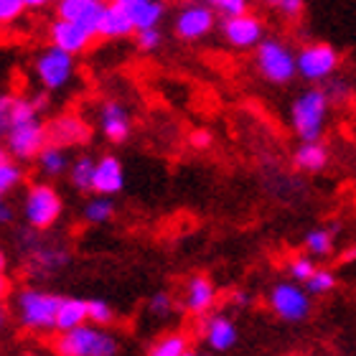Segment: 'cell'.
Returning <instances> with one entry per match:
<instances>
[{"label": "cell", "instance_id": "obj_18", "mask_svg": "<svg viewBox=\"0 0 356 356\" xmlns=\"http://www.w3.org/2000/svg\"><path fill=\"white\" fill-rule=\"evenodd\" d=\"M204 339H207L209 349L216 351V354H224V351H232L237 346L239 331L229 318L214 316V318H209L207 326H204Z\"/></svg>", "mask_w": 356, "mask_h": 356}, {"label": "cell", "instance_id": "obj_21", "mask_svg": "<svg viewBox=\"0 0 356 356\" xmlns=\"http://www.w3.org/2000/svg\"><path fill=\"white\" fill-rule=\"evenodd\" d=\"M296 168L303 173H321L328 165V150L321 145V140H308L296 150Z\"/></svg>", "mask_w": 356, "mask_h": 356}, {"label": "cell", "instance_id": "obj_31", "mask_svg": "<svg viewBox=\"0 0 356 356\" xmlns=\"http://www.w3.org/2000/svg\"><path fill=\"white\" fill-rule=\"evenodd\" d=\"M115 321V313L107 305V300H87V323H95V326H110Z\"/></svg>", "mask_w": 356, "mask_h": 356}, {"label": "cell", "instance_id": "obj_19", "mask_svg": "<svg viewBox=\"0 0 356 356\" xmlns=\"http://www.w3.org/2000/svg\"><path fill=\"white\" fill-rule=\"evenodd\" d=\"M87 323V300L82 298H61L59 308H56V318H54V331H72V328Z\"/></svg>", "mask_w": 356, "mask_h": 356}, {"label": "cell", "instance_id": "obj_9", "mask_svg": "<svg viewBox=\"0 0 356 356\" xmlns=\"http://www.w3.org/2000/svg\"><path fill=\"white\" fill-rule=\"evenodd\" d=\"M3 138H6V148H8V153H10V158L31 161V158H36L38 150L46 145L49 130H46V125L36 115V118L26 120V122L10 125V130H8Z\"/></svg>", "mask_w": 356, "mask_h": 356}, {"label": "cell", "instance_id": "obj_22", "mask_svg": "<svg viewBox=\"0 0 356 356\" xmlns=\"http://www.w3.org/2000/svg\"><path fill=\"white\" fill-rule=\"evenodd\" d=\"M130 21H133L135 31L138 29H153L163 21L165 15V3L163 0H138L133 6L125 8Z\"/></svg>", "mask_w": 356, "mask_h": 356}, {"label": "cell", "instance_id": "obj_46", "mask_svg": "<svg viewBox=\"0 0 356 356\" xmlns=\"http://www.w3.org/2000/svg\"><path fill=\"white\" fill-rule=\"evenodd\" d=\"M6 265H8V260H6V252L0 250V273H6Z\"/></svg>", "mask_w": 356, "mask_h": 356}, {"label": "cell", "instance_id": "obj_2", "mask_svg": "<svg viewBox=\"0 0 356 356\" xmlns=\"http://www.w3.org/2000/svg\"><path fill=\"white\" fill-rule=\"evenodd\" d=\"M54 349L61 356H115L120 346L112 334L99 331L95 323H82L72 331H61Z\"/></svg>", "mask_w": 356, "mask_h": 356}, {"label": "cell", "instance_id": "obj_29", "mask_svg": "<svg viewBox=\"0 0 356 356\" xmlns=\"http://www.w3.org/2000/svg\"><path fill=\"white\" fill-rule=\"evenodd\" d=\"M33 262L38 267H44V270H59V267H64L69 262V252L56 250V247H41L33 254Z\"/></svg>", "mask_w": 356, "mask_h": 356}, {"label": "cell", "instance_id": "obj_30", "mask_svg": "<svg viewBox=\"0 0 356 356\" xmlns=\"http://www.w3.org/2000/svg\"><path fill=\"white\" fill-rule=\"evenodd\" d=\"M23 181V171L21 165H15L13 161H6V163H0V196H6V193L15 191Z\"/></svg>", "mask_w": 356, "mask_h": 356}, {"label": "cell", "instance_id": "obj_47", "mask_svg": "<svg viewBox=\"0 0 356 356\" xmlns=\"http://www.w3.org/2000/svg\"><path fill=\"white\" fill-rule=\"evenodd\" d=\"M112 3H120L122 8H127V6H133V3H138V0H112Z\"/></svg>", "mask_w": 356, "mask_h": 356}, {"label": "cell", "instance_id": "obj_26", "mask_svg": "<svg viewBox=\"0 0 356 356\" xmlns=\"http://www.w3.org/2000/svg\"><path fill=\"white\" fill-rule=\"evenodd\" d=\"M188 339H186L184 334H165L163 339H158L156 346L150 349V354L153 356H186L188 354Z\"/></svg>", "mask_w": 356, "mask_h": 356}, {"label": "cell", "instance_id": "obj_3", "mask_svg": "<svg viewBox=\"0 0 356 356\" xmlns=\"http://www.w3.org/2000/svg\"><path fill=\"white\" fill-rule=\"evenodd\" d=\"M59 303L61 298L54 296V293H46V290H21L18 298H15V311H18L21 326L26 331H33V334H51Z\"/></svg>", "mask_w": 356, "mask_h": 356}, {"label": "cell", "instance_id": "obj_39", "mask_svg": "<svg viewBox=\"0 0 356 356\" xmlns=\"http://www.w3.org/2000/svg\"><path fill=\"white\" fill-rule=\"evenodd\" d=\"M305 0H277V10H280L285 18H298L300 15V10H303Z\"/></svg>", "mask_w": 356, "mask_h": 356}, {"label": "cell", "instance_id": "obj_7", "mask_svg": "<svg viewBox=\"0 0 356 356\" xmlns=\"http://www.w3.org/2000/svg\"><path fill=\"white\" fill-rule=\"evenodd\" d=\"M33 69H36L38 84L46 92H56V89L69 87L74 79V56L56 49V46H49L36 56Z\"/></svg>", "mask_w": 356, "mask_h": 356}, {"label": "cell", "instance_id": "obj_28", "mask_svg": "<svg viewBox=\"0 0 356 356\" xmlns=\"http://www.w3.org/2000/svg\"><path fill=\"white\" fill-rule=\"evenodd\" d=\"M336 288V275L331 270H313L308 275V280H305V290H308V296H326L331 290Z\"/></svg>", "mask_w": 356, "mask_h": 356}, {"label": "cell", "instance_id": "obj_12", "mask_svg": "<svg viewBox=\"0 0 356 356\" xmlns=\"http://www.w3.org/2000/svg\"><path fill=\"white\" fill-rule=\"evenodd\" d=\"M49 38H51V46L76 56V54L87 51L95 33H89L79 23L67 21V18H59V15H56V21H54L51 29H49Z\"/></svg>", "mask_w": 356, "mask_h": 356}, {"label": "cell", "instance_id": "obj_50", "mask_svg": "<svg viewBox=\"0 0 356 356\" xmlns=\"http://www.w3.org/2000/svg\"><path fill=\"white\" fill-rule=\"evenodd\" d=\"M97 3H107V0H97Z\"/></svg>", "mask_w": 356, "mask_h": 356}, {"label": "cell", "instance_id": "obj_38", "mask_svg": "<svg viewBox=\"0 0 356 356\" xmlns=\"http://www.w3.org/2000/svg\"><path fill=\"white\" fill-rule=\"evenodd\" d=\"M188 143H191L196 150H207V148H211L214 135L209 133V130H204V127H199V130H193V133L188 135Z\"/></svg>", "mask_w": 356, "mask_h": 356}, {"label": "cell", "instance_id": "obj_15", "mask_svg": "<svg viewBox=\"0 0 356 356\" xmlns=\"http://www.w3.org/2000/svg\"><path fill=\"white\" fill-rule=\"evenodd\" d=\"M102 6L104 3H97V0H56V13H59V18L79 23V26H84L89 33H95L97 36V26H99Z\"/></svg>", "mask_w": 356, "mask_h": 356}, {"label": "cell", "instance_id": "obj_13", "mask_svg": "<svg viewBox=\"0 0 356 356\" xmlns=\"http://www.w3.org/2000/svg\"><path fill=\"white\" fill-rule=\"evenodd\" d=\"M125 186V168L122 161L115 156H102L95 161V171H92V191L99 196H115L122 191Z\"/></svg>", "mask_w": 356, "mask_h": 356}, {"label": "cell", "instance_id": "obj_45", "mask_svg": "<svg viewBox=\"0 0 356 356\" xmlns=\"http://www.w3.org/2000/svg\"><path fill=\"white\" fill-rule=\"evenodd\" d=\"M6 161H10V153H8V148L0 145V163H6Z\"/></svg>", "mask_w": 356, "mask_h": 356}, {"label": "cell", "instance_id": "obj_4", "mask_svg": "<svg viewBox=\"0 0 356 356\" xmlns=\"http://www.w3.org/2000/svg\"><path fill=\"white\" fill-rule=\"evenodd\" d=\"M64 211V201L59 191L49 184H31V188L23 196V219L33 229H49L59 222Z\"/></svg>", "mask_w": 356, "mask_h": 356}, {"label": "cell", "instance_id": "obj_49", "mask_svg": "<svg viewBox=\"0 0 356 356\" xmlns=\"http://www.w3.org/2000/svg\"><path fill=\"white\" fill-rule=\"evenodd\" d=\"M3 326H6V311L0 308V331H3Z\"/></svg>", "mask_w": 356, "mask_h": 356}, {"label": "cell", "instance_id": "obj_48", "mask_svg": "<svg viewBox=\"0 0 356 356\" xmlns=\"http://www.w3.org/2000/svg\"><path fill=\"white\" fill-rule=\"evenodd\" d=\"M354 257H356V252H354V250H349V252L343 254V260H346V262H354Z\"/></svg>", "mask_w": 356, "mask_h": 356}, {"label": "cell", "instance_id": "obj_42", "mask_svg": "<svg viewBox=\"0 0 356 356\" xmlns=\"http://www.w3.org/2000/svg\"><path fill=\"white\" fill-rule=\"evenodd\" d=\"M8 290H10V282H8V277L3 273H0V300L8 296Z\"/></svg>", "mask_w": 356, "mask_h": 356}, {"label": "cell", "instance_id": "obj_32", "mask_svg": "<svg viewBox=\"0 0 356 356\" xmlns=\"http://www.w3.org/2000/svg\"><path fill=\"white\" fill-rule=\"evenodd\" d=\"M288 270H290V277H293L296 282H305L308 280V275L316 270V262H313L311 254H298V257L290 260Z\"/></svg>", "mask_w": 356, "mask_h": 356}, {"label": "cell", "instance_id": "obj_40", "mask_svg": "<svg viewBox=\"0 0 356 356\" xmlns=\"http://www.w3.org/2000/svg\"><path fill=\"white\" fill-rule=\"evenodd\" d=\"M13 222V207L6 201V196H0V224Z\"/></svg>", "mask_w": 356, "mask_h": 356}, {"label": "cell", "instance_id": "obj_11", "mask_svg": "<svg viewBox=\"0 0 356 356\" xmlns=\"http://www.w3.org/2000/svg\"><path fill=\"white\" fill-rule=\"evenodd\" d=\"M216 26V15L209 3H188L181 8V13L176 15V29L178 38L184 41H201L207 38Z\"/></svg>", "mask_w": 356, "mask_h": 356}, {"label": "cell", "instance_id": "obj_14", "mask_svg": "<svg viewBox=\"0 0 356 356\" xmlns=\"http://www.w3.org/2000/svg\"><path fill=\"white\" fill-rule=\"evenodd\" d=\"M99 127H102V135L110 143H115V145L125 143L127 135H130V127H133L125 104H120L118 99H107L99 107Z\"/></svg>", "mask_w": 356, "mask_h": 356}, {"label": "cell", "instance_id": "obj_1", "mask_svg": "<svg viewBox=\"0 0 356 356\" xmlns=\"http://www.w3.org/2000/svg\"><path fill=\"white\" fill-rule=\"evenodd\" d=\"M328 110H331V97L326 95V89L311 87L303 95H298L296 102L290 104V125L298 138L303 143L321 140L326 130Z\"/></svg>", "mask_w": 356, "mask_h": 356}, {"label": "cell", "instance_id": "obj_10", "mask_svg": "<svg viewBox=\"0 0 356 356\" xmlns=\"http://www.w3.org/2000/svg\"><path fill=\"white\" fill-rule=\"evenodd\" d=\"M222 36L229 46L247 51V49H254L265 38V26L257 15H252L250 10H242L237 15H224Z\"/></svg>", "mask_w": 356, "mask_h": 356}, {"label": "cell", "instance_id": "obj_20", "mask_svg": "<svg viewBox=\"0 0 356 356\" xmlns=\"http://www.w3.org/2000/svg\"><path fill=\"white\" fill-rule=\"evenodd\" d=\"M89 135V127L74 115H64V118L54 120V125L49 127V138L56 140V145H79Z\"/></svg>", "mask_w": 356, "mask_h": 356}, {"label": "cell", "instance_id": "obj_23", "mask_svg": "<svg viewBox=\"0 0 356 356\" xmlns=\"http://www.w3.org/2000/svg\"><path fill=\"white\" fill-rule=\"evenodd\" d=\"M36 158H38V168H41V173L49 178L64 176L69 168V156L61 145H44V148L38 150Z\"/></svg>", "mask_w": 356, "mask_h": 356}, {"label": "cell", "instance_id": "obj_27", "mask_svg": "<svg viewBox=\"0 0 356 356\" xmlns=\"http://www.w3.org/2000/svg\"><path fill=\"white\" fill-rule=\"evenodd\" d=\"M115 216V204L110 201V196H99V199L87 201L84 207V219L89 224H107Z\"/></svg>", "mask_w": 356, "mask_h": 356}, {"label": "cell", "instance_id": "obj_37", "mask_svg": "<svg viewBox=\"0 0 356 356\" xmlns=\"http://www.w3.org/2000/svg\"><path fill=\"white\" fill-rule=\"evenodd\" d=\"M10 104H13V95L0 97V138L8 133L10 127Z\"/></svg>", "mask_w": 356, "mask_h": 356}, {"label": "cell", "instance_id": "obj_33", "mask_svg": "<svg viewBox=\"0 0 356 356\" xmlns=\"http://www.w3.org/2000/svg\"><path fill=\"white\" fill-rule=\"evenodd\" d=\"M26 3L23 0H0V26H10L23 15Z\"/></svg>", "mask_w": 356, "mask_h": 356}, {"label": "cell", "instance_id": "obj_43", "mask_svg": "<svg viewBox=\"0 0 356 356\" xmlns=\"http://www.w3.org/2000/svg\"><path fill=\"white\" fill-rule=\"evenodd\" d=\"M26 8H46L49 3H56V0H23Z\"/></svg>", "mask_w": 356, "mask_h": 356}, {"label": "cell", "instance_id": "obj_8", "mask_svg": "<svg viewBox=\"0 0 356 356\" xmlns=\"http://www.w3.org/2000/svg\"><path fill=\"white\" fill-rule=\"evenodd\" d=\"M270 308L285 323H303L311 316V296L308 290L293 282H277L270 290Z\"/></svg>", "mask_w": 356, "mask_h": 356}, {"label": "cell", "instance_id": "obj_16", "mask_svg": "<svg viewBox=\"0 0 356 356\" xmlns=\"http://www.w3.org/2000/svg\"><path fill=\"white\" fill-rule=\"evenodd\" d=\"M216 303V288L207 275H193L186 288V311L193 316H207Z\"/></svg>", "mask_w": 356, "mask_h": 356}, {"label": "cell", "instance_id": "obj_6", "mask_svg": "<svg viewBox=\"0 0 356 356\" xmlns=\"http://www.w3.org/2000/svg\"><path fill=\"white\" fill-rule=\"evenodd\" d=\"M339 69V51L331 44H311L303 46L296 54V74H300L305 82H326Z\"/></svg>", "mask_w": 356, "mask_h": 356}, {"label": "cell", "instance_id": "obj_34", "mask_svg": "<svg viewBox=\"0 0 356 356\" xmlns=\"http://www.w3.org/2000/svg\"><path fill=\"white\" fill-rule=\"evenodd\" d=\"M171 311H173V300L168 293H156L148 300V313H153L156 318H168Z\"/></svg>", "mask_w": 356, "mask_h": 356}, {"label": "cell", "instance_id": "obj_36", "mask_svg": "<svg viewBox=\"0 0 356 356\" xmlns=\"http://www.w3.org/2000/svg\"><path fill=\"white\" fill-rule=\"evenodd\" d=\"M161 41H163V36H161L158 26H153V29H138V49L140 51H156Z\"/></svg>", "mask_w": 356, "mask_h": 356}, {"label": "cell", "instance_id": "obj_35", "mask_svg": "<svg viewBox=\"0 0 356 356\" xmlns=\"http://www.w3.org/2000/svg\"><path fill=\"white\" fill-rule=\"evenodd\" d=\"M207 3L211 6L214 13H222V15H237L250 8V0H207Z\"/></svg>", "mask_w": 356, "mask_h": 356}, {"label": "cell", "instance_id": "obj_24", "mask_svg": "<svg viewBox=\"0 0 356 356\" xmlns=\"http://www.w3.org/2000/svg\"><path fill=\"white\" fill-rule=\"evenodd\" d=\"M92 171H95V161L89 156L76 158L74 163H69V181L76 191H92Z\"/></svg>", "mask_w": 356, "mask_h": 356}, {"label": "cell", "instance_id": "obj_17", "mask_svg": "<svg viewBox=\"0 0 356 356\" xmlns=\"http://www.w3.org/2000/svg\"><path fill=\"white\" fill-rule=\"evenodd\" d=\"M135 33V26L130 21L127 10L120 3H104L102 6V15H99V26H97V36L104 38H125Z\"/></svg>", "mask_w": 356, "mask_h": 356}, {"label": "cell", "instance_id": "obj_44", "mask_svg": "<svg viewBox=\"0 0 356 356\" xmlns=\"http://www.w3.org/2000/svg\"><path fill=\"white\" fill-rule=\"evenodd\" d=\"M232 298H234V303H237V305H247V303H250V298H247L245 293H234Z\"/></svg>", "mask_w": 356, "mask_h": 356}, {"label": "cell", "instance_id": "obj_25", "mask_svg": "<svg viewBox=\"0 0 356 356\" xmlns=\"http://www.w3.org/2000/svg\"><path fill=\"white\" fill-rule=\"evenodd\" d=\"M305 252L311 257H328L334 252V234L328 229H311L305 234Z\"/></svg>", "mask_w": 356, "mask_h": 356}, {"label": "cell", "instance_id": "obj_41", "mask_svg": "<svg viewBox=\"0 0 356 356\" xmlns=\"http://www.w3.org/2000/svg\"><path fill=\"white\" fill-rule=\"evenodd\" d=\"M31 104H33V107H36L38 112L44 110V107H46V95H44V92H38L36 97H31Z\"/></svg>", "mask_w": 356, "mask_h": 356}, {"label": "cell", "instance_id": "obj_5", "mask_svg": "<svg viewBox=\"0 0 356 356\" xmlns=\"http://www.w3.org/2000/svg\"><path fill=\"white\" fill-rule=\"evenodd\" d=\"M257 49V69L270 84H288L296 76V54L280 38H262Z\"/></svg>", "mask_w": 356, "mask_h": 356}]
</instances>
